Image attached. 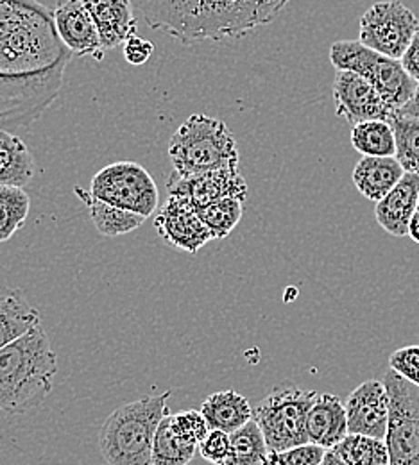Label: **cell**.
<instances>
[{"label": "cell", "mask_w": 419, "mask_h": 465, "mask_svg": "<svg viewBox=\"0 0 419 465\" xmlns=\"http://www.w3.org/2000/svg\"><path fill=\"white\" fill-rule=\"evenodd\" d=\"M72 58L51 9L36 0H0V129L29 127L44 115Z\"/></svg>", "instance_id": "6da1fadb"}, {"label": "cell", "mask_w": 419, "mask_h": 465, "mask_svg": "<svg viewBox=\"0 0 419 465\" xmlns=\"http://www.w3.org/2000/svg\"><path fill=\"white\" fill-rule=\"evenodd\" d=\"M149 27L181 45L240 38L273 20L256 0H133Z\"/></svg>", "instance_id": "7a4b0ae2"}, {"label": "cell", "mask_w": 419, "mask_h": 465, "mask_svg": "<svg viewBox=\"0 0 419 465\" xmlns=\"http://www.w3.org/2000/svg\"><path fill=\"white\" fill-rule=\"evenodd\" d=\"M58 356L44 326L0 349V411L24 415L40 407L55 389Z\"/></svg>", "instance_id": "3957f363"}, {"label": "cell", "mask_w": 419, "mask_h": 465, "mask_svg": "<svg viewBox=\"0 0 419 465\" xmlns=\"http://www.w3.org/2000/svg\"><path fill=\"white\" fill-rule=\"evenodd\" d=\"M171 392L144 396L114 410L99 430V451L108 465H153V444L171 411Z\"/></svg>", "instance_id": "277c9868"}, {"label": "cell", "mask_w": 419, "mask_h": 465, "mask_svg": "<svg viewBox=\"0 0 419 465\" xmlns=\"http://www.w3.org/2000/svg\"><path fill=\"white\" fill-rule=\"evenodd\" d=\"M169 158L178 175L239 167L240 163L237 142L228 125L205 114L188 116L176 129L169 143Z\"/></svg>", "instance_id": "5b68a950"}, {"label": "cell", "mask_w": 419, "mask_h": 465, "mask_svg": "<svg viewBox=\"0 0 419 465\" xmlns=\"http://www.w3.org/2000/svg\"><path fill=\"white\" fill-rule=\"evenodd\" d=\"M330 61L337 70H352L362 75L396 112L413 99L418 88L400 59L384 56L359 40L335 42L330 47Z\"/></svg>", "instance_id": "8992f818"}, {"label": "cell", "mask_w": 419, "mask_h": 465, "mask_svg": "<svg viewBox=\"0 0 419 465\" xmlns=\"http://www.w3.org/2000/svg\"><path fill=\"white\" fill-rule=\"evenodd\" d=\"M317 396L315 391H304L296 385H278L264 398L253 419L258 422L269 451L282 453L310 442L306 417Z\"/></svg>", "instance_id": "52a82bcc"}, {"label": "cell", "mask_w": 419, "mask_h": 465, "mask_svg": "<svg viewBox=\"0 0 419 465\" xmlns=\"http://www.w3.org/2000/svg\"><path fill=\"white\" fill-rule=\"evenodd\" d=\"M384 383L391 401L385 444L391 465H419V387L389 369Z\"/></svg>", "instance_id": "ba28073f"}, {"label": "cell", "mask_w": 419, "mask_h": 465, "mask_svg": "<svg viewBox=\"0 0 419 465\" xmlns=\"http://www.w3.org/2000/svg\"><path fill=\"white\" fill-rule=\"evenodd\" d=\"M94 197L149 219L158 208V188L151 174L135 162H119L92 177Z\"/></svg>", "instance_id": "9c48e42d"}, {"label": "cell", "mask_w": 419, "mask_h": 465, "mask_svg": "<svg viewBox=\"0 0 419 465\" xmlns=\"http://www.w3.org/2000/svg\"><path fill=\"white\" fill-rule=\"evenodd\" d=\"M419 31L418 16L400 0L373 4L360 18L359 42L365 47L402 59Z\"/></svg>", "instance_id": "30bf717a"}, {"label": "cell", "mask_w": 419, "mask_h": 465, "mask_svg": "<svg viewBox=\"0 0 419 465\" xmlns=\"http://www.w3.org/2000/svg\"><path fill=\"white\" fill-rule=\"evenodd\" d=\"M155 230L167 245L188 254L197 252L214 240V234L199 215V208L190 199L173 193L158 210Z\"/></svg>", "instance_id": "8fae6325"}, {"label": "cell", "mask_w": 419, "mask_h": 465, "mask_svg": "<svg viewBox=\"0 0 419 465\" xmlns=\"http://www.w3.org/2000/svg\"><path fill=\"white\" fill-rule=\"evenodd\" d=\"M335 115L352 125L365 120H387L396 114L393 106L362 77L352 70H337L334 79Z\"/></svg>", "instance_id": "7c38bea8"}, {"label": "cell", "mask_w": 419, "mask_h": 465, "mask_svg": "<svg viewBox=\"0 0 419 465\" xmlns=\"http://www.w3.org/2000/svg\"><path fill=\"white\" fill-rule=\"evenodd\" d=\"M167 192L190 199L197 208L212 204L226 197L247 199V183L239 167H224L199 174L178 175L173 173L167 179Z\"/></svg>", "instance_id": "4fadbf2b"}, {"label": "cell", "mask_w": 419, "mask_h": 465, "mask_svg": "<svg viewBox=\"0 0 419 465\" xmlns=\"http://www.w3.org/2000/svg\"><path fill=\"white\" fill-rule=\"evenodd\" d=\"M344 405L350 433L385 439L389 428L391 401L384 381L367 380L360 383L348 396Z\"/></svg>", "instance_id": "5bb4252c"}, {"label": "cell", "mask_w": 419, "mask_h": 465, "mask_svg": "<svg viewBox=\"0 0 419 465\" xmlns=\"http://www.w3.org/2000/svg\"><path fill=\"white\" fill-rule=\"evenodd\" d=\"M55 27L61 44L74 56H90L101 61L105 56V45L101 42L97 25L85 7L83 0H65L53 11Z\"/></svg>", "instance_id": "9a60e30c"}, {"label": "cell", "mask_w": 419, "mask_h": 465, "mask_svg": "<svg viewBox=\"0 0 419 465\" xmlns=\"http://www.w3.org/2000/svg\"><path fill=\"white\" fill-rule=\"evenodd\" d=\"M419 175L405 173L400 183L374 206L376 223L393 236L409 234V224L418 212Z\"/></svg>", "instance_id": "2e32d148"}, {"label": "cell", "mask_w": 419, "mask_h": 465, "mask_svg": "<svg viewBox=\"0 0 419 465\" xmlns=\"http://www.w3.org/2000/svg\"><path fill=\"white\" fill-rule=\"evenodd\" d=\"M92 15L106 51L117 49L136 35L133 0H83Z\"/></svg>", "instance_id": "e0dca14e"}, {"label": "cell", "mask_w": 419, "mask_h": 465, "mask_svg": "<svg viewBox=\"0 0 419 465\" xmlns=\"http://www.w3.org/2000/svg\"><path fill=\"white\" fill-rule=\"evenodd\" d=\"M308 440L334 450L350 431L346 405L334 394H319L306 417Z\"/></svg>", "instance_id": "ac0fdd59"}, {"label": "cell", "mask_w": 419, "mask_h": 465, "mask_svg": "<svg viewBox=\"0 0 419 465\" xmlns=\"http://www.w3.org/2000/svg\"><path fill=\"white\" fill-rule=\"evenodd\" d=\"M405 174L396 156H362L354 169V183L360 193L374 204L382 201Z\"/></svg>", "instance_id": "d6986e66"}, {"label": "cell", "mask_w": 419, "mask_h": 465, "mask_svg": "<svg viewBox=\"0 0 419 465\" xmlns=\"http://www.w3.org/2000/svg\"><path fill=\"white\" fill-rule=\"evenodd\" d=\"M40 312L20 289L0 285V349L40 326Z\"/></svg>", "instance_id": "ffe728a7"}, {"label": "cell", "mask_w": 419, "mask_h": 465, "mask_svg": "<svg viewBox=\"0 0 419 465\" xmlns=\"http://www.w3.org/2000/svg\"><path fill=\"white\" fill-rule=\"evenodd\" d=\"M74 192L83 201L85 208L88 210L94 228L103 236L114 238L120 234H127V232L138 230L145 223V217L117 208L110 203H105V201L94 197L90 190L75 186Z\"/></svg>", "instance_id": "44dd1931"}, {"label": "cell", "mask_w": 419, "mask_h": 465, "mask_svg": "<svg viewBox=\"0 0 419 465\" xmlns=\"http://www.w3.org/2000/svg\"><path fill=\"white\" fill-rule=\"evenodd\" d=\"M36 173L35 158L24 140L0 129V186H27Z\"/></svg>", "instance_id": "7402d4cb"}, {"label": "cell", "mask_w": 419, "mask_h": 465, "mask_svg": "<svg viewBox=\"0 0 419 465\" xmlns=\"http://www.w3.org/2000/svg\"><path fill=\"white\" fill-rule=\"evenodd\" d=\"M201 411L206 417L210 428L234 433L253 419L254 410L249 405V400L235 391H221L208 396Z\"/></svg>", "instance_id": "603a6c76"}, {"label": "cell", "mask_w": 419, "mask_h": 465, "mask_svg": "<svg viewBox=\"0 0 419 465\" xmlns=\"http://www.w3.org/2000/svg\"><path fill=\"white\" fill-rule=\"evenodd\" d=\"M197 448V444L183 437L176 430L173 413L169 411L156 430L153 444V465H188L195 457Z\"/></svg>", "instance_id": "cb8c5ba5"}, {"label": "cell", "mask_w": 419, "mask_h": 465, "mask_svg": "<svg viewBox=\"0 0 419 465\" xmlns=\"http://www.w3.org/2000/svg\"><path fill=\"white\" fill-rule=\"evenodd\" d=\"M352 145L362 156H396V134L387 120H365L354 125Z\"/></svg>", "instance_id": "d4e9b609"}, {"label": "cell", "mask_w": 419, "mask_h": 465, "mask_svg": "<svg viewBox=\"0 0 419 465\" xmlns=\"http://www.w3.org/2000/svg\"><path fill=\"white\" fill-rule=\"evenodd\" d=\"M269 455L265 437L254 419L230 433V453L219 465H262Z\"/></svg>", "instance_id": "484cf974"}, {"label": "cell", "mask_w": 419, "mask_h": 465, "mask_svg": "<svg viewBox=\"0 0 419 465\" xmlns=\"http://www.w3.org/2000/svg\"><path fill=\"white\" fill-rule=\"evenodd\" d=\"M334 451L350 465H391L385 439L348 433Z\"/></svg>", "instance_id": "4316f807"}, {"label": "cell", "mask_w": 419, "mask_h": 465, "mask_svg": "<svg viewBox=\"0 0 419 465\" xmlns=\"http://www.w3.org/2000/svg\"><path fill=\"white\" fill-rule=\"evenodd\" d=\"M31 212V199L24 188L0 186V243L24 228Z\"/></svg>", "instance_id": "83f0119b"}, {"label": "cell", "mask_w": 419, "mask_h": 465, "mask_svg": "<svg viewBox=\"0 0 419 465\" xmlns=\"http://www.w3.org/2000/svg\"><path fill=\"white\" fill-rule=\"evenodd\" d=\"M391 125L396 134V160L405 173L419 175V118L394 114Z\"/></svg>", "instance_id": "f1b7e54d"}, {"label": "cell", "mask_w": 419, "mask_h": 465, "mask_svg": "<svg viewBox=\"0 0 419 465\" xmlns=\"http://www.w3.org/2000/svg\"><path fill=\"white\" fill-rule=\"evenodd\" d=\"M199 215L215 240L226 238L237 228L244 215V201L239 197H226L212 204L201 206Z\"/></svg>", "instance_id": "f546056e"}, {"label": "cell", "mask_w": 419, "mask_h": 465, "mask_svg": "<svg viewBox=\"0 0 419 465\" xmlns=\"http://www.w3.org/2000/svg\"><path fill=\"white\" fill-rule=\"evenodd\" d=\"M173 422L183 437H186L188 440H192L197 446L205 440V437L212 430L201 410L180 411V413L173 415Z\"/></svg>", "instance_id": "4dcf8cb0"}, {"label": "cell", "mask_w": 419, "mask_h": 465, "mask_svg": "<svg viewBox=\"0 0 419 465\" xmlns=\"http://www.w3.org/2000/svg\"><path fill=\"white\" fill-rule=\"evenodd\" d=\"M389 369L419 387V346L398 349L389 358Z\"/></svg>", "instance_id": "1f68e13d"}, {"label": "cell", "mask_w": 419, "mask_h": 465, "mask_svg": "<svg viewBox=\"0 0 419 465\" xmlns=\"http://www.w3.org/2000/svg\"><path fill=\"white\" fill-rule=\"evenodd\" d=\"M199 453L208 464H221L230 453V433L212 428L199 444Z\"/></svg>", "instance_id": "d6a6232c"}, {"label": "cell", "mask_w": 419, "mask_h": 465, "mask_svg": "<svg viewBox=\"0 0 419 465\" xmlns=\"http://www.w3.org/2000/svg\"><path fill=\"white\" fill-rule=\"evenodd\" d=\"M280 455L287 465H323L326 448L314 442H306L287 451H282Z\"/></svg>", "instance_id": "836d02e7"}, {"label": "cell", "mask_w": 419, "mask_h": 465, "mask_svg": "<svg viewBox=\"0 0 419 465\" xmlns=\"http://www.w3.org/2000/svg\"><path fill=\"white\" fill-rule=\"evenodd\" d=\"M122 47H124V58L129 64H135V66L147 63L155 53V45L149 40L140 38L138 35H133L131 38H127Z\"/></svg>", "instance_id": "e575fe53"}, {"label": "cell", "mask_w": 419, "mask_h": 465, "mask_svg": "<svg viewBox=\"0 0 419 465\" xmlns=\"http://www.w3.org/2000/svg\"><path fill=\"white\" fill-rule=\"evenodd\" d=\"M400 61H402L405 72L419 84V31L416 33L414 40L411 42L409 49L405 51L404 58L400 59Z\"/></svg>", "instance_id": "d590c367"}, {"label": "cell", "mask_w": 419, "mask_h": 465, "mask_svg": "<svg viewBox=\"0 0 419 465\" xmlns=\"http://www.w3.org/2000/svg\"><path fill=\"white\" fill-rule=\"evenodd\" d=\"M260 5H262V9L269 15V18L271 20H274L282 11H284V7L291 2V0H256Z\"/></svg>", "instance_id": "8d00e7d4"}, {"label": "cell", "mask_w": 419, "mask_h": 465, "mask_svg": "<svg viewBox=\"0 0 419 465\" xmlns=\"http://www.w3.org/2000/svg\"><path fill=\"white\" fill-rule=\"evenodd\" d=\"M398 114H402V115L418 116L419 118V84L418 88H416V92H414V95H413V99H411L402 110H398Z\"/></svg>", "instance_id": "74e56055"}, {"label": "cell", "mask_w": 419, "mask_h": 465, "mask_svg": "<svg viewBox=\"0 0 419 465\" xmlns=\"http://www.w3.org/2000/svg\"><path fill=\"white\" fill-rule=\"evenodd\" d=\"M323 465H350L339 453H335L334 450H326V455H324V462Z\"/></svg>", "instance_id": "f35d334b"}, {"label": "cell", "mask_w": 419, "mask_h": 465, "mask_svg": "<svg viewBox=\"0 0 419 465\" xmlns=\"http://www.w3.org/2000/svg\"><path fill=\"white\" fill-rule=\"evenodd\" d=\"M409 236L419 243V212L414 213V217H413V221H411V224H409Z\"/></svg>", "instance_id": "ab89813d"}, {"label": "cell", "mask_w": 419, "mask_h": 465, "mask_svg": "<svg viewBox=\"0 0 419 465\" xmlns=\"http://www.w3.org/2000/svg\"><path fill=\"white\" fill-rule=\"evenodd\" d=\"M262 465H287L284 462V459H282V455L278 453V451H269V455H267V459L264 460V464Z\"/></svg>", "instance_id": "60d3db41"}, {"label": "cell", "mask_w": 419, "mask_h": 465, "mask_svg": "<svg viewBox=\"0 0 419 465\" xmlns=\"http://www.w3.org/2000/svg\"><path fill=\"white\" fill-rule=\"evenodd\" d=\"M418 212H419V197H418Z\"/></svg>", "instance_id": "b9f144b4"}]
</instances>
